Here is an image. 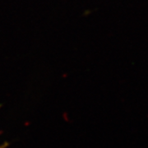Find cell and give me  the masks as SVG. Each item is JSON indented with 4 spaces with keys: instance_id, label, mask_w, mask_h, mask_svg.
Segmentation results:
<instances>
[{
    "instance_id": "1",
    "label": "cell",
    "mask_w": 148,
    "mask_h": 148,
    "mask_svg": "<svg viewBox=\"0 0 148 148\" xmlns=\"http://www.w3.org/2000/svg\"><path fill=\"white\" fill-rule=\"evenodd\" d=\"M8 143H4V144L0 145V148H7L8 147Z\"/></svg>"
}]
</instances>
